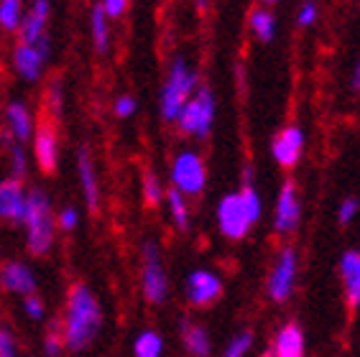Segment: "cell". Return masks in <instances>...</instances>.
Here are the masks:
<instances>
[{
  "mask_svg": "<svg viewBox=\"0 0 360 357\" xmlns=\"http://www.w3.org/2000/svg\"><path fill=\"white\" fill-rule=\"evenodd\" d=\"M26 200H28V189L23 181L11 178V176L0 178V222L23 225V217H26Z\"/></svg>",
  "mask_w": 360,
  "mask_h": 357,
  "instance_id": "11",
  "label": "cell"
},
{
  "mask_svg": "<svg viewBox=\"0 0 360 357\" xmlns=\"http://www.w3.org/2000/svg\"><path fill=\"white\" fill-rule=\"evenodd\" d=\"M64 108H67V89H64L62 77H51L44 87V112L49 120L59 123L64 117Z\"/></svg>",
  "mask_w": 360,
  "mask_h": 357,
  "instance_id": "20",
  "label": "cell"
},
{
  "mask_svg": "<svg viewBox=\"0 0 360 357\" xmlns=\"http://www.w3.org/2000/svg\"><path fill=\"white\" fill-rule=\"evenodd\" d=\"M299 21L304 23V26H309V23L314 21V6H312V3H307V6L302 8V13H299Z\"/></svg>",
  "mask_w": 360,
  "mask_h": 357,
  "instance_id": "38",
  "label": "cell"
},
{
  "mask_svg": "<svg viewBox=\"0 0 360 357\" xmlns=\"http://www.w3.org/2000/svg\"><path fill=\"white\" fill-rule=\"evenodd\" d=\"M51 36L41 39L36 44H21L15 41L13 51H11V67L18 74V79L34 84L44 77V69H46L49 59H51Z\"/></svg>",
  "mask_w": 360,
  "mask_h": 357,
  "instance_id": "7",
  "label": "cell"
},
{
  "mask_svg": "<svg viewBox=\"0 0 360 357\" xmlns=\"http://www.w3.org/2000/svg\"><path fill=\"white\" fill-rule=\"evenodd\" d=\"M299 222V200H297V184L286 181L281 194H278L276 207V230L278 233H291Z\"/></svg>",
  "mask_w": 360,
  "mask_h": 357,
  "instance_id": "16",
  "label": "cell"
},
{
  "mask_svg": "<svg viewBox=\"0 0 360 357\" xmlns=\"http://www.w3.org/2000/svg\"><path fill=\"white\" fill-rule=\"evenodd\" d=\"M167 202H169V212H172V220L176 225L179 233H187L189 230V207L187 200L181 197L176 189H169L167 192Z\"/></svg>",
  "mask_w": 360,
  "mask_h": 357,
  "instance_id": "27",
  "label": "cell"
},
{
  "mask_svg": "<svg viewBox=\"0 0 360 357\" xmlns=\"http://www.w3.org/2000/svg\"><path fill=\"white\" fill-rule=\"evenodd\" d=\"M141 192H143V202L148 207H159L161 200L167 197V192H164V186H161L159 176L153 171H146L143 174V181H141Z\"/></svg>",
  "mask_w": 360,
  "mask_h": 357,
  "instance_id": "28",
  "label": "cell"
},
{
  "mask_svg": "<svg viewBox=\"0 0 360 357\" xmlns=\"http://www.w3.org/2000/svg\"><path fill=\"white\" fill-rule=\"evenodd\" d=\"M340 268H342V278H345L347 304H350V309H355L360 304V253H355V250L345 253Z\"/></svg>",
  "mask_w": 360,
  "mask_h": 357,
  "instance_id": "22",
  "label": "cell"
},
{
  "mask_svg": "<svg viewBox=\"0 0 360 357\" xmlns=\"http://www.w3.org/2000/svg\"><path fill=\"white\" fill-rule=\"evenodd\" d=\"M250 26H253V31L258 34L261 41H271L274 39V18L266 11H256V13L250 15Z\"/></svg>",
  "mask_w": 360,
  "mask_h": 357,
  "instance_id": "31",
  "label": "cell"
},
{
  "mask_svg": "<svg viewBox=\"0 0 360 357\" xmlns=\"http://www.w3.org/2000/svg\"><path fill=\"white\" fill-rule=\"evenodd\" d=\"M181 339H184V347L192 352L194 357H207L210 355V337L205 332V327L192 322H181Z\"/></svg>",
  "mask_w": 360,
  "mask_h": 357,
  "instance_id": "23",
  "label": "cell"
},
{
  "mask_svg": "<svg viewBox=\"0 0 360 357\" xmlns=\"http://www.w3.org/2000/svg\"><path fill=\"white\" fill-rule=\"evenodd\" d=\"M36 128V115L31 110V105L23 97H11L3 105V136H8L11 141L21 145L31 143Z\"/></svg>",
  "mask_w": 360,
  "mask_h": 357,
  "instance_id": "10",
  "label": "cell"
},
{
  "mask_svg": "<svg viewBox=\"0 0 360 357\" xmlns=\"http://www.w3.org/2000/svg\"><path fill=\"white\" fill-rule=\"evenodd\" d=\"M23 314L28 319H34V322H41L44 314H46V304L41 301V296L39 294L23 296Z\"/></svg>",
  "mask_w": 360,
  "mask_h": 357,
  "instance_id": "33",
  "label": "cell"
},
{
  "mask_svg": "<svg viewBox=\"0 0 360 357\" xmlns=\"http://www.w3.org/2000/svg\"><path fill=\"white\" fill-rule=\"evenodd\" d=\"M294 266H297V258H294V250H284L281 258L276 263V271L271 275V296L276 301H284L286 296L291 294V281H294Z\"/></svg>",
  "mask_w": 360,
  "mask_h": 357,
  "instance_id": "18",
  "label": "cell"
},
{
  "mask_svg": "<svg viewBox=\"0 0 360 357\" xmlns=\"http://www.w3.org/2000/svg\"><path fill=\"white\" fill-rule=\"evenodd\" d=\"M194 87H197V74L189 69L184 59H174V64L169 67L164 89H161V115H164V120L176 123L181 108L194 95Z\"/></svg>",
  "mask_w": 360,
  "mask_h": 357,
  "instance_id": "4",
  "label": "cell"
},
{
  "mask_svg": "<svg viewBox=\"0 0 360 357\" xmlns=\"http://www.w3.org/2000/svg\"><path fill=\"white\" fill-rule=\"evenodd\" d=\"M31 151L39 171L54 174L59 161H62V141H59V128L49 117H36V128L31 136Z\"/></svg>",
  "mask_w": 360,
  "mask_h": 357,
  "instance_id": "9",
  "label": "cell"
},
{
  "mask_svg": "<svg viewBox=\"0 0 360 357\" xmlns=\"http://www.w3.org/2000/svg\"><path fill=\"white\" fill-rule=\"evenodd\" d=\"M205 3H207V0H197V6H202V8H205Z\"/></svg>",
  "mask_w": 360,
  "mask_h": 357,
  "instance_id": "40",
  "label": "cell"
},
{
  "mask_svg": "<svg viewBox=\"0 0 360 357\" xmlns=\"http://www.w3.org/2000/svg\"><path fill=\"white\" fill-rule=\"evenodd\" d=\"M261 217V200L253 192L250 181H245V189L240 194H228L217 207V225L220 233L230 240H240L250 230V225Z\"/></svg>",
  "mask_w": 360,
  "mask_h": 357,
  "instance_id": "3",
  "label": "cell"
},
{
  "mask_svg": "<svg viewBox=\"0 0 360 357\" xmlns=\"http://www.w3.org/2000/svg\"><path fill=\"white\" fill-rule=\"evenodd\" d=\"M77 227H79V209L75 205L56 209V230L59 233H75Z\"/></svg>",
  "mask_w": 360,
  "mask_h": 357,
  "instance_id": "30",
  "label": "cell"
},
{
  "mask_svg": "<svg viewBox=\"0 0 360 357\" xmlns=\"http://www.w3.org/2000/svg\"><path fill=\"white\" fill-rule=\"evenodd\" d=\"M353 87H355V89H360V64H358V69H355V77H353Z\"/></svg>",
  "mask_w": 360,
  "mask_h": 357,
  "instance_id": "39",
  "label": "cell"
},
{
  "mask_svg": "<svg viewBox=\"0 0 360 357\" xmlns=\"http://www.w3.org/2000/svg\"><path fill=\"white\" fill-rule=\"evenodd\" d=\"M26 13V3L23 0H0V31L6 34H18Z\"/></svg>",
  "mask_w": 360,
  "mask_h": 357,
  "instance_id": "24",
  "label": "cell"
},
{
  "mask_svg": "<svg viewBox=\"0 0 360 357\" xmlns=\"http://www.w3.org/2000/svg\"><path fill=\"white\" fill-rule=\"evenodd\" d=\"M161 350H164V339H161L159 332L153 330H146L136 337V342H133V352L136 357H161Z\"/></svg>",
  "mask_w": 360,
  "mask_h": 357,
  "instance_id": "26",
  "label": "cell"
},
{
  "mask_svg": "<svg viewBox=\"0 0 360 357\" xmlns=\"http://www.w3.org/2000/svg\"><path fill=\"white\" fill-rule=\"evenodd\" d=\"M90 41L95 54L105 56L110 51V41H112V31H110V18L105 15V11L100 6H92L90 11Z\"/></svg>",
  "mask_w": 360,
  "mask_h": 357,
  "instance_id": "19",
  "label": "cell"
},
{
  "mask_svg": "<svg viewBox=\"0 0 360 357\" xmlns=\"http://www.w3.org/2000/svg\"><path fill=\"white\" fill-rule=\"evenodd\" d=\"M0 357H18V342L11 327H0Z\"/></svg>",
  "mask_w": 360,
  "mask_h": 357,
  "instance_id": "34",
  "label": "cell"
},
{
  "mask_svg": "<svg viewBox=\"0 0 360 357\" xmlns=\"http://www.w3.org/2000/svg\"><path fill=\"white\" fill-rule=\"evenodd\" d=\"M264 357H276V355H274V352H266V355Z\"/></svg>",
  "mask_w": 360,
  "mask_h": 357,
  "instance_id": "41",
  "label": "cell"
},
{
  "mask_svg": "<svg viewBox=\"0 0 360 357\" xmlns=\"http://www.w3.org/2000/svg\"><path fill=\"white\" fill-rule=\"evenodd\" d=\"M222 294V283L210 271H194L187 278V299L192 306H210Z\"/></svg>",
  "mask_w": 360,
  "mask_h": 357,
  "instance_id": "15",
  "label": "cell"
},
{
  "mask_svg": "<svg viewBox=\"0 0 360 357\" xmlns=\"http://www.w3.org/2000/svg\"><path fill=\"white\" fill-rule=\"evenodd\" d=\"M266 3H274V0H266Z\"/></svg>",
  "mask_w": 360,
  "mask_h": 357,
  "instance_id": "42",
  "label": "cell"
},
{
  "mask_svg": "<svg viewBox=\"0 0 360 357\" xmlns=\"http://www.w3.org/2000/svg\"><path fill=\"white\" fill-rule=\"evenodd\" d=\"M355 212H358V202L345 200V202H342V207H340V222H342V225H345V222H350Z\"/></svg>",
  "mask_w": 360,
  "mask_h": 357,
  "instance_id": "37",
  "label": "cell"
},
{
  "mask_svg": "<svg viewBox=\"0 0 360 357\" xmlns=\"http://www.w3.org/2000/svg\"><path fill=\"white\" fill-rule=\"evenodd\" d=\"M141 289L146 301L153 306L164 304L169 296V278L161 263V250L153 240H146L141 250Z\"/></svg>",
  "mask_w": 360,
  "mask_h": 357,
  "instance_id": "5",
  "label": "cell"
},
{
  "mask_svg": "<svg viewBox=\"0 0 360 357\" xmlns=\"http://www.w3.org/2000/svg\"><path fill=\"white\" fill-rule=\"evenodd\" d=\"M0 141H3V151H6V161H8V176L18 178V181H26L28 176V153L26 145L15 143L8 136L0 133Z\"/></svg>",
  "mask_w": 360,
  "mask_h": 357,
  "instance_id": "21",
  "label": "cell"
},
{
  "mask_svg": "<svg viewBox=\"0 0 360 357\" xmlns=\"http://www.w3.org/2000/svg\"><path fill=\"white\" fill-rule=\"evenodd\" d=\"M302 350H304V339H302V332H299L297 324H289L278 332L276 357H302Z\"/></svg>",
  "mask_w": 360,
  "mask_h": 357,
  "instance_id": "25",
  "label": "cell"
},
{
  "mask_svg": "<svg viewBox=\"0 0 360 357\" xmlns=\"http://www.w3.org/2000/svg\"><path fill=\"white\" fill-rule=\"evenodd\" d=\"M212 120H215V97L207 87L197 89L176 117L181 133L194 138H207L212 131Z\"/></svg>",
  "mask_w": 360,
  "mask_h": 357,
  "instance_id": "6",
  "label": "cell"
},
{
  "mask_svg": "<svg viewBox=\"0 0 360 357\" xmlns=\"http://www.w3.org/2000/svg\"><path fill=\"white\" fill-rule=\"evenodd\" d=\"M59 322H62L64 350L72 355L90 350L97 342V337L103 332V306L87 283L77 281L70 286Z\"/></svg>",
  "mask_w": 360,
  "mask_h": 357,
  "instance_id": "1",
  "label": "cell"
},
{
  "mask_svg": "<svg viewBox=\"0 0 360 357\" xmlns=\"http://www.w3.org/2000/svg\"><path fill=\"white\" fill-rule=\"evenodd\" d=\"M250 342H253V335L250 332H243V335H238L233 342H230L228 352H225V357H243L245 352H248Z\"/></svg>",
  "mask_w": 360,
  "mask_h": 357,
  "instance_id": "35",
  "label": "cell"
},
{
  "mask_svg": "<svg viewBox=\"0 0 360 357\" xmlns=\"http://www.w3.org/2000/svg\"><path fill=\"white\" fill-rule=\"evenodd\" d=\"M64 352V337H62V322L51 319L49 330L44 335V355L46 357H59Z\"/></svg>",
  "mask_w": 360,
  "mask_h": 357,
  "instance_id": "29",
  "label": "cell"
},
{
  "mask_svg": "<svg viewBox=\"0 0 360 357\" xmlns=\"http://www.w3.org/2000/svg\"><path fill=\"white\" fill-rule=\"evenodd\" d=\"M49 23H51V0H28L23 23L18 28V41L36 44L49 36Z\"/></svg>",
  "mask_w": 360,
  "mask_h": 357,
  "instance_id": "13",
  "label": "cell"
},
{
  "mask_svg": "<svg viewBox=\"0 0 360 357\" xmlns=\"http://www.w3.org/2000/svg\"><path fill=\"white\" fill-rule=\"evenodd\" d=\"M39 289L34 268L23 261H3L0 263V291L13 296H31Z\"/></svg>",
  "mask_w": 360,
  "mask_h": 357,
  "instance_id": "12",
  "label": "cell"
},
{
  "mask_svg": "<svg viewBox=\"0 0 360 357\" xmlns=\"http://www.w3.org/2000/svg\"><path fill=\"white\" fill-rule=\"evenodd\" d=\"M23 233H26V247L34 258H44L51 253L56 242V212L44 189H28L26 217H23Z\"/></svg>",
  "mask_w": 360,
  "mask_h": 357,
  "instance_id": "2",
  "label": "cell"
},
{
  "mask_svg": "<svg viewBox=\"0 0 360 357\" xmlns=\"http://www.w3.org/2000/svg\"><path fill=\"white\" fill-rule=\"evenodd\" d=\"M136 110H139V103H136V97L133 95H118L115 97V103H112V112H115V117H120V120L133 117Z\"/></svg>",
  "mask_w": 360,
  "mask_h": 357,
  "instance_id": "32",
  "label": "cell"
},
{
  "mask_svg": "<svg viewBox=\"0 0 360 357\" xmlns=\"http://www.w3.org/2000/svg\"><path fill=\"white\" fill-rule=\"evenodd\" d=\"M128 3H131V0H100L97 6L103 8L105 15H108L110 21H115V18H120V15L125 13V8H128Z\"/></svg>",
  "mask_w": 360,
  "mask_h": 357,
  "instance_id": "36",
  "label": "cell"
},
{
  "mask_svg": "<svg viewBox=\"0 0 360 357\" xmlns=\"http://www.w3.org/2000/svg\"><path fill=\"white\" fill-rule=\"evenodd\" d=\"M205 184H207V169L200 153H176L172 161V189H176L181 197H197L205 192Z\"/></svg>",
  "mask_w": 360,
  "mask_h": 357,
  "instance_id": "8",
  "label": "cell"
},
{
  "mask_svg": "<svg viewBox=\"0 0 360 357\" xmlns=\"http://www.w3.org/2000/svg\"><path fill=\"white\" fill-rule=\"evenodd\" d=\"M302 145H304V136L299 128H286L276 136L274 141V158H276L281 166H294L297 164L299 153H302Z\"/></svg>",
  "mask_w": 360,
  "mask_h": 357,
  "instance_id": "17",
  "label": "cell"
},
{
  "mask_svg": "<svg viewBox=\"0 0 360 357\" xmlns=\"http://www.w3.org/2000/svg\"><path fill=\"white\" fill-rule=\"evenodd\" d=\"M77 178H79V189H82V200L90 212H97L100 207V178H97V166L92 151L82 145L77 151Z\"/></svg>",
  "mask_w": 360,
  "mask_h": 357,
  "instance_id": "14",
  "label": "cell"
}]
</instances>
